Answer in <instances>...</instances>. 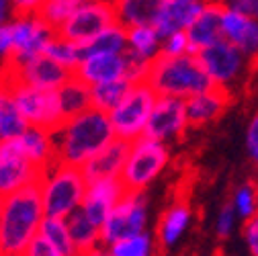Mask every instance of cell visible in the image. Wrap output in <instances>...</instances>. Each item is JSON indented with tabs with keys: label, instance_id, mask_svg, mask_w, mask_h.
Instances as JSON below:
<instances>
[{
	"label": "cell",
	"instance_id": "29",
	"mask_svg": "<svg viewBox=\"0 0 258 256\" xmlns=\"http://www.w3.org/2000/svg\"><path fill=\"white\" fill-rule=\"evenodd\" d=\"M57 99H59L63 119H68L90 109V88L82 84L76 76H72L61 88H57Z\"/></svg>",
	"mask_w": 258,
	"mask_h": 256
},
{
	"label": "cell",
	"instance_id": "34",
	"mask_svg": "<svg viewBox=\"0 0 258 256\" xmlns=\"http://www.w3.org/2000/svg\"><path fill=\"white\" fill-rule=\"evenodd\" d=\"M232 207L238 215V219L248 221L252 215L258 211V182L248 180L236 188V193L232 197Z\"/></svg>",
	"mask_w": 258,
	"mask_h": 256
},
{
	"label": "cell",
	"instance_id": "45",
	"mask_svg": "<svg viewBox=\"0 0 258 256\" xmlns=\"http://www.w3.org/2000/svg\"><path fill=\"white\" fill-rule=\"evenodd\" d=\"M250 72H252V74L256 76V82H258V57H256V59L252 61V70H250Z\"/></svg>",
	"mask_w": 258,
	"mask_h": 256
},
{
	"label": "cell",
	"instance_id": "4",
	"mask_svg": "<svg viewBox=\"0 0 258 256\" xmlns=\"http://www.w3.org/2000/svg\"><path fill=\"white\" fill-rule=\"evenodd\" d=\"M86 184L88 182L80 168L61 164L57 160L49 164L37 182L45 215L68 219L74 211L80 209Z\"/></svg>",
	"mask_w": 258,
	"mask_h": 256
},
{
	"label": "cell",
	"instance_id": "13",
	"mask_svg": "<svg viewBox=\"0 0 258 256\" xmlns=\"http://www.w3.org/2000/svg\"><path fill=\"white\" fill-rule=\"evenodd\" d=\"M13 55L7 61H27L43 53L49 39L57 33L39 15L13 17Z\"/></svg>",
	"mask_w": 258,
	"mask_h": 256
},
{
	"label": "cell",
	"instance_id": "37",
	"mask_svg": "<svg viewBox=\"0 0 258 256\" xmlns=\"http://www.w3.org/2000/svg\"><path fill=\"white\" fill-rule=\"evenodd\" d=\"M236 221H238V215L232 207V201L228 203H223L219 207V213L215 217V234L219 238H230L232 232H234V226H236Z\"/></svg>",
	"mask_w": 258,
	"mask_h": 256
},
{
	"label": "cell",
	"instance_id": "42",
	"mask_svg": "<svg viewBox=\"0 0 258 256\" xmlns=\"http://www.w3.org/2000/svg\"><path fill=\"white\" fill-rule=\"evenodd\" d=\"M221 3L228 9H234L246 17L258 19V0H221Z\"/></svg>",
	"mask_w": 258,
	"mask_h": 256
},
{
	"label": "cell",
	"instance_id": "14",
	"mask_svg": "<svg viewBox=\"0 0 258 256\" xmlns=\"http://www.w3.org/2000/svg\"><path fill=\"white\" fill-rule=\"evenodd\" d=\"M188 127L190 125L186 119V107H184L182 99L158 97L154 103V109L150 113L144 136L170 144V142L180 140Z\"/></svg>",
	"mask_w": 258,
	"mask_h": 256
},
{
	"label": "cell",
	"instance_id": "32",
	"mask_svg": "<svg viewBox=\"0 0 258 256\" xmlns=\"http://www.w3.org/2000/svg\"><path fill=\"white\" fill-rule=\"evenodd\" d=\"M43 55H47L49 59H53L55 63H59V66L68 68V70H72V72H74V68L80 63V59H82V57H80V47H78L74 41L61 37V35H57V33H55V35L49 39V43L45 45Z\"/></svg>",
	"mask_w": 258,
	"mask_h": 256
},
{
	"label": "cell",
	"instance_id": "21",
	"mask_svg": "<svg viewBox=\"0 0 258 256\" xmlns=\"http://www.w3.org/2000/svg\"><path fill=\"white\" fill-rule=\"evenodd\" d=\"M127 152H129V142L115 138L103 152H99L94 158H90L80 168L86 182L101 180V178H119L123 164H125V158H127Z\"/></svg>",
	"mask_w": 258,
	"mask_h": 256
},
{
	"label": "cell",
	"instance_id": "20",
	"mask_svg": "<svg viewBox=\"0 0 258 256\" xmlns=\"http://www.w3.org/2000/svg\"><path fill=\"white\" fill-rule=\"evenodd\" d=\"M192 219V209L186 197L174 199L158 219L156 226V242L162 248H172L188 230Z\"/></svg>",
	"mask_w": 258,
	"mask_h": 256
},
{
	"label": "cell",
	"instance_id": "16",
	"mask_svg": "<svg viewBox=\"0 0 258 256\" xmlns=\"http://www.w3.org/2000/svg\"><path fill=\"white\" fill-rule=\"evenodd\" d=\"M125 186L121 178H101V180H90L86 184V193L80 205V211L92 219L96 226H101L109 211L117 205V201L123 197Z\"/></svg>",
	"mask_w": 258,
	"mask_h": 256
},
{
	"label": "cell",
	"instance_id": "35",
	"mask_svg": "<svg viewBox=\"0 0 258 256\" xmlns=\"http://www.w3.org/2000/svg\"><path fill=\"white\" fill-rule=\"evenodd\" d=\"M84 3V0H45V5L39 11V17L51 27V29H59L63 23H66L76 9Z\"/></svg>",
	"mask_w": 258,
	"mask_h": 256
},
{
	"label": "cell",
	"instance_id": "18",
	"mask_svg": "<svg viewBox=\"0 0 258 256\" xmlns=\"http://www.w3.org/2000/svg\"><path fill=\"white\" fill-rule=\"evenodd\" d=\"M230 101H232L230 90L219 88V86H211L199 94H192L190 99L184 101L188 125L203 127V125L217 121L225 113V109L230 107Z\"/></svg>",
	"mask_w": 258,
	"mask_h": 256
},
{
	"label": "cell",
	"instance_id": "27",
	"mask_svg": "<svg viewBox=\"0 0 258 256\" xmlns=\"http://www.w3.org/2000/svg\"><path fill=\"white\" fill-rule=\"evenodd\" d=\"M80 57L94 55V53H125L127 49V29L119 23L107 27L99 35H94L86 43L78 45Z\"/></svg>",
	"mask_w": 258,
	"mask_h": 256
},
{
	"label": "cell",
	"instance_id": "8",
	"mask_svg": "<svg viewBox=\"0 0 258 256\" xmlns=\"http://www.w3.org/2000/svg\"><path fill=\"white\" fill-rule=\"evenodd\" d=\"M148 209L150 205L146 193L125 190L123 197L117 201V205L109 211V215L101 223L103 248L119 240L148 232Z\"/></svg>",
	"mask_w": 258,
	"mask_h": 256
},
{
	"label": "cell",
	"instance_id": "30",
	"mask_svg": "<svg viewBox=\"0 0 258 256\" xmlns=\"http://www.w3.org/2000/svg\"><path fill=\"white\" fill-rule=\"evenodd\" d=\"M132 80L129 78H121L115 82H105V84H96L90 88V107L99 109L103 113H111L121 99L127 94V90L132 88Z\"/></svg>",
	"mask_w": 258,
	"mask_h": 256
},
{
	"label": "cell",
	"instance_id": "25",
	"mask_svg": "<svg viewBox=\"0 0 258 256\" xmlns=\"http://www.w3.org/2000/svg\"><path fill=\"white\" fill-rule=\"evenodd\" d=\"M66 221H68L72 244L76 248V256H90L92 252L103 248L101 226H96V223L92 219H88L80 209L74 211Z\"/></svg>",
	"mask_w": 258,
	"mask_h": 256
},
{
	"label": "cell",
	"instance_id": "6",
	"mask_svg": "<svg viewBox=\"0 0 258 256\" xmlns=\"http://www.w3.org/2000/svg\"><path fill=\"white\" fill-rule=\"evenodd\" d=\"M0 82L9 86L27 125L41 127V130H47V132H55L57 127L66 121L61 113V107H59L57 90L35 88V86L9 78V76H0Z\"/></svg>",
	"mask_w": 258,
	"mask_h": 256
},
{
	"label": "cell",
	"instance_id": "26",
	"mask_svg": "<svg viewBox=\"0 0 258 256\" xmlns=\"http://www.w3.org/2000/svg\"><path fill=\"white\" fill-rule=\"evenodd\" d=\"M162 37L152 25H138L127 29V49L125 53L144 63H152L160 55Z\"/></svg>",
	"mask_w": 258,
	"mask_h": 256
},
{
	"label": "cell",
	"instance_id": "38",
	"mask_svg": "<svg viewBox=\"0 0 258 256\" xmlns=\"http://www.w3.org/2000/svg\"><path fill=\"white\" fill-rule=\"evenodd\" d=\"M246 150H248V158L250 162L258 168V111L252 115L248 130H246Z\"/></svg>",
	"mask_w": 258,
	"mask_h": 256
},
{
	"label": "cell",
	"instance_id": "11",
	"mask_svg": "<svg viewBox=\"0 0 258 256\" xmlns=\"http://www.w3.org/2000/svg\"><path fill=\"white\" fill-rule=\"evenodd\" d=\"M41 172L21 150L17 138L0 140V197H7L17 190L37 184Z\"/></svg>",
	"mask_w": 258,
	"mask_h": 256
},
{
	"label": "cell",
	"instance_id": "2",
	"mask_svg": "<svg viewBox=\"0 0 258 256\" xmlns=\"http://www.w3.org/2000/svg\"><path fill=\"white\" fill-rule=\"evenodd\" d=\"M45 219L37 184L0 197V256H25Z\"/></svg>",
	"mask_w": 258,
	"mask_h": 256
},
{
	"label": "cell",
	"instance_id": "19",
	"mask_svg": "<svg viewBox=\"0 0 258 256\" xmlns=\"http://www.w3.org/2000/svg\"><path fill=\"white\" fill-rule=\"evenodd\" d=\"M221 13H223L221 0H213V3L201 5L197 17L190 21V25L184 31L188 37L190 53H199L207 45L221 39Z\"/></svg>",
	"mask_w": 258,
	"mask_h": 256
},
{
	"label": "cell",
	"instance_id": "39",
	"mask_svg": "<svg viewBox=\"0 0 258 256\" xmlns=\"http://www.w3.org/2000/svg\"><path fill=\"white\" fill-rule=\"evenodd\" d=\"M244 240L250 256H258V211L248 221H244Z\"/></svg>",
	"mask_w": 258,
	"mask_h": 256
},
{
	"label": "cell",
	"instance_id": "7",
	"mask_svg": "<svg viewBox=\"0 0 258 256\" xmlns=\"http://www.w3.org/2000/svg\"><path fill=\"white\" fill-rule=\"evenodd\" d=\"M156 99H158V94L148 82L132 84V88L127 90L121 103L111 113H107L111 127L115 132V138L129 142V144L142 138L146 134V125H148Z\"/></svg>",
	"mask_w": 258,
	"mask_h": 256
},
{
	"label": "cell",
	"instance_id": "43",
	"mask_svg": "<svg viewBox=\"0 0 258 256\" xmlns=\"http://www.w3.org/2000/svg\"><path fill=\"white\" fill-rule=\"evenodd\" d=\"M25 256H63V254L59 250H55L49 242H45L41 236H37L33 242H31Z\"/></svg>",
	"mask_w": 258,
	"mask_h": 256
},
{
	"label": "cell",
	"instance_id": "3",
	"mask_svg": "<svg viewBox=\"0 0 258 256\" xmlns=\"http://www.w3.org/2000/svg\"><path fill=\"white\" fill-rule=\"evenodd\" d=\"M146 82L154 88L158 97H172L182 101L213 86L197 53H184L178 57L158 55L150 63Z\"/></svg>",
	"mask_w": 258,
	"mask_h": 256
},
{
	"label": "cell",
	"instance_id": "47",
	"mask_svg": "<svg viewBox=\"0 0 258 256\" xmlns=\"http://www.w3.org/2000/svg\"><path fill=\"white\" fill-rule=\"evenodd\" d=\"M90 256H111V254H109V252H107L105 248H101V250H96V252H92Z\"/></svg>",
	"mask_w": 258,
	"mask_h": 256
},
{
	"label": "cell",
	"instance_id": "12",
	"mask_svg": "<svg viewBox=\"0 0 258 256\" xmlns=\"http://www.w3.org/2000/svg\"><path fill=\"white\" fill-rule=\"evenodd\" d=\"M0 76H9L15 80H21L25 84H31L35 88H43V90H57L66 84L74 72L59 66L53 59H49L47 55H37L33 59L27 61H3L0 66Z\"/></svg>",
	"mask_w": 258,
	"mask_h": 256
},
{
	"label": "cell",
	"instance_id": "10",
	"mask_svg": "<svg viewBox=\"0 0 258 256\" xmlns=\"http://www.w3.org/2000/svg\"><path fill=\"white\" fill-rule=\"evenodd\" d=\"M115 23L117 17L113 0H84L76 13L57 29V35L74 41L76 45H82Z\"/></svg>",
	"mask_w": 258,
	"mask_h": 256
},
{
	"label": "cell",
	"instance_id": "22",
	"mask_svg": "<svg viewBox=\"0 0 258 256\" xmlns=\"http://www.w3.org/2000/svg\"><path fill=\"white\" fill-rule=\"evenodd\" d=\"M21 150L25 156L33 162L39 170H45L49 164L55 162V148H53V138L51 132L41 130V127L27 125V130L17 138Z\"/></svg>",
	"mask_w": 258,
	"mask_h": 256
},
{
	"label": "cell",
	"instance_id": "9",
	"mask_svg": "<svg viewBox=\"0 0 258 256\" xmlns=\"http://www.w3.org/2000/svg\"><path fill=\"white\" fill-rule=\"evenodd\" d=\"M197 57L205 68L211 84L225 90H230L234 82H238L248 70H252V59L223 37L201 49Z\"/></svg>",
	"mask_w": 258,
	"mask_h": 256
},
{
	"label": "cell",
	"instance_id": "44",
	"mask_svg": "<svg viewBox=\"0 0 258 256\" xmlns=\"http://www.w3.org/2000/svg\"><path fill=\"white\" fill-rule=\"evenodd\" d=\"M15 17L13 13V5H11V0H0V25L11 21Z\"/></svg>",
	"mask_w": 258,
	"mask_h": 256
},
{
	"label": "cell",
	"instance_id": "23",
	"mask_svg": "<svg viewBox=\"0 0 258 256\" xmlns=\"http://www.w3.org/2000/svg\"><path fill=\"white\" fill-rule=\"evenodd\" d=\"M199 9H201V5L180 3V0H166L152 27L158 31L160 37H166L170 33H178V31H186L190 21L197 17Z\"/></svg>",
	"mask_w": 258,
	"mask_h": 256
},
{
	"label": "cell",
	"instance_id": "36",
	"mask_svg": "<svg viewBox=\"0 0 258 256\" xmlns=\"http://www.w3.org/2000/svg\"><path fill=\"white\" fill-rule=\"evenodd\" d=\"M190 53V45H188V37L184 31H178V33H170L166 37H162V45H160V55L166 57H178Z\"/></svg>",
	"mask_w": 258,
	"mask_h": 256
},
{
	"label": "cell",
	"instance_id": "1",
	"mask_svg": "<svg viewBox=\"0 0 258 256\" xmlns=\"http://www.w3.org/2000/svg\"><path fill=\"white\" fill-rule=\"evenodd\" d=\"M51 138L57 162L82 168L90 158L103 152L115 140V132L109 115L90 107L74 117H68L55 132H51Z\"/></svg>",
	"mask_w": 258,
	"mask_h": 256
},
{
	"label": "cell",
	"instance_id": "41",
	"mask_svg": "<svg viewBox=\"0 0 258 256\" xmlns=\"http://www.w3.org/2000/svg\"><path fill=\"white\" fill-rule=\"evenodd\" d=\"M15 17H27V15H39L45 0H11Z\"/></svg>",
	"mask_w": 258,
	"mask_h": 256
},
{
	"label": "cell",
	"instance_id": "15",
	"mask_svg": "<svg viewBox=\"0 0 258 256\" xmlns=\"http://www.w3.org/2000/svg\"><path fill=\"white\" fill-rule=\"evenodd\" d=\"M129 55L127 53H94L80 59L74 68V76L88 88L105 82L127 78Z\"/></svg>",
	"mask_w": 258,
	"mask_h": 256
},
{
	"label": "cell",
	"instance_id": "5",
	"mask_svg": "<svg viewBox=\"0 0 258 256\" xmlns=\"http://www.w3.org/2000/svg\"><path fill=\"white\" fill-rule=\"evenodd\" d=\"M170 164V146L154 138L142 136L129 144V152L121 170V182L125 190H146L158 180V176Z\"/></svg>",
	"mask_w": 258,
	"mask_h": 256
},
{
	"label": "cell",
	"instance_id": "24",
	"mask_svg": "<svg viewBox=\"0 0 258 256\" xmlns=\"http://www.w3.org/2000/svg\"><path fill=\"white\" fill-rule=\"evenodd\" d=\"M166 0H113L117 23L125 29L138 25H154Z\"/></svg>",
	"mask_w": 258,
	"mask_h": 256
},
{
	"label": "cell",
	"instance_id": "33",
	"mask_svg": "<svg viewBox=\"0 0 258 256\" xmlns=\"http://www.w3.org/2000/svg\"><path fill=\"white\" fill-rule=\"evenodd\" d=\"M154 248H156V240L148 232H142L138 236L119 240L111 246H105V250L111 256H154Z\"/></svg>",
	"mask_w": 258,
	"mask_h": 256
},
{
	"label": "cell",
	"instance_id": "28",
	"mask_svg": "<svg viewBox=\"0 0 258 256\" xmlns=\"http://www.w3.org/2000/svg\"><path fill=\"white\" fill-rule=\"evenodd\" d=\"M27 130V121L21 115L9 86L0 82V140L19 138Z\"/></svg>",
	"mask_w": 258,
	"mask_h": 256
},
{
	"label": "cell",
	"instance_id": "40",
	"mask_svg": "<svg viewBox=\"0 0 258 256\" xmlns=\"http://www.w3.org/2000/svg\"><path fill=\"white\" fill-rule=\"evenodd\" d=\"M13 55V25L11 21L0 25V63Z\"/></svg>",
	"mask_w": 258,
	"mask_h": 256
},
{
	"label": "cell",
	"instance_id": "17",
	"mask_svg": "<svg viewBox=\"0 0 258 256\" xmlns=\"http://www.w3.org/2000/svg\"><path fill=\"white\" fill-rule=\"evenodd\" d=\"M221 37L236 45L252 61L258 57V19L246 17L223 5L221 13Z\"/></svg>",
	"mask_w": 258,
	"mask_h": 256
},
{
	"label": "cell",
	"instance_id": "31",
	"mask_svg": "<svg viewBox=\"0 0 258 256\" xmlns=\"http://www.w3.org/2000/svg\"><path fill=\"white\" fill-rule=\"evenodd\" d=\"M39 236L49 242L55 250H59L63 256H76V248L72 244L70 238V230H68V221L61 217H47L41 221L39 228Z\"/></svg>",
	"mask_w": 258,
	"mask_h": 256
},
{
	"label": "cell",
	"instance_id": "46",
	"mask_svg": "<svg viewBox=\"0 0 258 256\" xmlns=\"http://www.w3.org/2000/svg\"><path fill=\"white\" fill-rule=\"evenodd\" d=\"M180 3H192V5H207V3H213V0H180Z\"/></svg>",
	"mask_w": 258,
	"mask_h": 256
}]
</instances>
